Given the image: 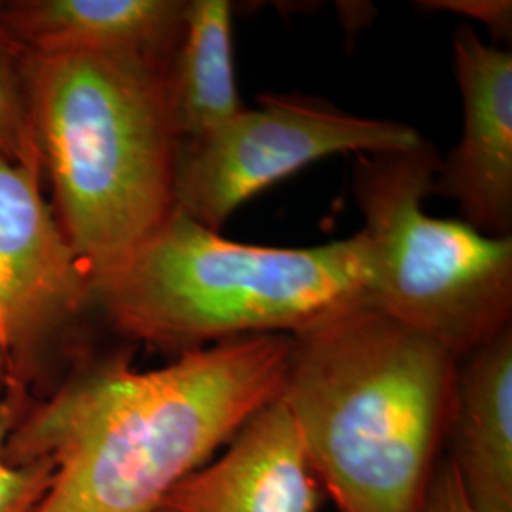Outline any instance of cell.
I'll use <instances>...</instances> for the list:
<instances>
[{
  "mask_svg": "<svg viewBox=\"0 0 512 512\" xmlns=\"http://www.w3.org/2000/svg\"><path fill=\"white\" fill-rule=\"evenodd\" d=\"M18 412L14 399L0 401V512L35 511L52 478V463L46 459L14 465L4 458V444Z\"/></svg>",
  "mask_w": 512,
  "mask_h": 512,
  "instance_id": "5bb4252c",
  "label": "cell"
},
{
  "mask_svg": "<svg viewBox=\"0 0 512 512\" xmlns=\"http://www.w3.org/2000/svg\"><path fill=\"white\" fill-rule=\"evenodd\" d=\"M40 164L0 158V401L35 399L93 346V281L42 196Z\"/></svg>",
  "mask_w": 512,
  "mask_h": 512,
  "instance_id": "8992f818",
  "label": "cell"
},
{
  "mask_svg": "<svg viewBox=\"0 0 512 512\" xmlns=\"http://www.w3.org/2000/svg\"><path fill=\"white\" fill-rule=\"evenodd\" d=\"M442 456L475 512H512V327L459 359Z\"/></svg>",
  "mask_w": 512,
  "mask_h": 512,
  "instance_id": "8fae6325",
  "label": "cell"
},
{
  "mask_svg": "<svg viewBox=\"0 0 512 512\" xmlns=\"http://www.w3.org/2000/svg\"><path fill=\"white\" fill-rule=\"evenodd\" d=\"M418 129L366 118L306 95H262L211 133L181 141L177 211L220 232L262 190L332 154H384L421 143Z\"/></svg>",
  "mask_w": 512,
  "mask_h": 512,
  "instance_id": "52a82bcc",
  "label": "cell"
},
{
  "mask_svg": "<svg viewBox=\"0 0 512 512\" xmlns=\"http://www.w3.org/2000/svg\"><path fill=\"white\" fill-rule=\"evenodd\" d=\"M29 65L31 54L0 25V158L40 164L31 128Z\"/></svg>",
  "mask_w": 512,
  "mask_h": 512,
  "instance_id": "4fadbf2b",
  "label": "cell"
},
{
  "mask_svg": "<svg viewBox=\"0 0 512 512\" xmlns=\"http://www.w3.org/2000/svg\"><path fill=\"white\" fill-rule=\"evenodd\" d=\"M167 73L120 55H31V128L52 211L92 281L118 272L177 209Z\"/></svg>",
  "mask_w": 512,
  "mask_h": 512,
  "instance_id": "3957f363",
  "label": "cell"
},
{
  "mask_svg": "<svg viewBox=\"0 0 512 512\" xmlns=\"http://www.w3.org/2000/svg\"><path fill=\"white\" fill-rule=\"evenodd\" d=\"M325 497L279 397L239 429L219 458L177 482L156 512H317Z\"/></svg>",
  "mask_w": 512,
  "mask_h": 512,
  "instance_id": "9c48e42d",
  "label": "cell"
},
{
  "mask_svg": "<svg viewBox=\"0 0 512 512\" xmlns=\"http://www.w3.org/2000/svg\"><path fill=\"white\" fill-rule=\"evenodd\" d=\"M99 317L131 344L173 357L287 334L370 300L361 232L317 247L222 238L181 211L114 274L93 281Z\"/></svg>",
  "mask_w": 512,
  "mask_h": 512,
  "instance_id": "277c9868",
  "label": "cell"
},
{
  "mask_svg": "<svg viewBox=\"0 0 512 512\" xmlns=\"http://www.w3.org/2000/svg\"><path fill=\"white\" fill-rule=\"evenodd\" d=\"M414 512H475L448 459L440 458L429 486Z\"/></svg>",
  "mask_w": 512,
  "mask_h": 512,
  "instance_id": "2e32d148",
  "label": "cell"
},
{
  "mask_svg": "<svg viewBox=\"0 0 512 512\" xmlns=\"http://www.w3.org/2000/svg\"><path fill=\"white\" fill-rule=\"evenodd\" d=\"M452 46L463 133L440 160L433 194L458 203L461 220L480 234L512 238V54L469 25H459Z\"/></svg>",
  "mask_w": 512,
  "mask_h": 512,
  "instance_id": "ba28073f",
  "label": "cell"
},
{
  "mask_svg": "<svg viewBox=\"0 0 512 512\" xmlns=\"http://www.w3.org/2000/svg\"><path fill=\"white\" fill-rule=\"evenodd\" d=\"M439 152L361 154L353 198L363 215L370 302L461 359L512 327V238L425 213Z\"/></svg>",
  "mask_w": 512,
  "mask_h": 512,
  "instance_id": "5b68a950",
  "label": "cell"
},
{
  "mask_svg": "<svg viewBox=\"0 0 512 512\" xmlns=\"http://www.w3.org/2000/svg\"><path fill=\"white\" fill-rule=\"evenodd\" d=\"M188 0H23L0 4V25L31 55L107 54L169 67Z\"/></svg>",
  "mask_w": 512,
  "mask_h": 512,
  "instance_id": "30bf717a",
  "label": "cell"
},
{
  "mask_svg": "<svg viewBox=\"0 0 512 512\" xmlns=\"http://www.w3.org/2000/svg\"><path fill=\"white\" fill-rule=\"evenodd\" d=\"M416 6H423V10L429 12H450L475 19L484 23L495 38L511 40V0H423L416 2Z\"/></svg>",
  "mask_w": 512,
  "mask_h": 512,
  "instance_id": "9a60e30c",
  "label": "cell"
},
{
  "mask_svg": "<svg viewBox=\"0 0 512 512\" xmlns=\"http://www.w3.org/2000/svg\"><path fill=\"white\" fill-rule=\"evenodd\" d=\"M291 336L228 340L135 370L131 349L82 355L52 391L19 408L4 458L46 459L33 512H156L285 384Z\"/></svg>",
  "mask_w": 512,
  "mask_h": 512,
  "instance_id": "6da1fadb",
  "label": "cell"
},
{
  "mask_svg": "<svg viewBox=\"0 0 512 512\" xmlns=\"http://www.w3.org/2000/svg\"><path fill=\"white\" fill-rule=\"evenodd\" d=\"M228 0H188L183 37L167 73V95L181 141L220 128L245 109L234 65Z\"/></svg>",
  "mask_w": 512,
  "mask_h": 512,
  "instance_id": "7c38bea8",
  "label": "cell"
},
{
  "mask_svg": "<svg viewBox=\"0 0 512 512\" xmlns=\"http://www.w3.org/2000/svg\"><path fill=\"white\" fill-rule=\"evenodd\" d=\"M458 357L370 300L291 334L281 399L338 512H414L444 452Z\"/></svg>",
  "mask_w": 512,
  "mask_h": 512,
  "instance_id": "7a4b0ae2",
  "label": "cell"
}]
</instances>
